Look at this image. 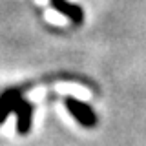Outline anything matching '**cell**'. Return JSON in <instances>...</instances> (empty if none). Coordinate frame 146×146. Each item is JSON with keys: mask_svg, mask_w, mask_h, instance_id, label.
I'll list each match as a JSON object with an SVG mask.
<instances>
[{"mask_svg": "<svg viewBox=\"0 0 146 146\" xmlns=\"http://www.w3.org/2000/svg\"><path fill=\"white\" fill-rule=\"evenodd\" d=\"M66 106H68V110L73 113V117H75L80 124H84V126H95L97 117H95L93 110H91L88 104H82V102H79V100H73L70 97V99L66 100Z\"/></svg>", "mask_w": 146, "mask_h": 146, "instance_id": "cell-1", "label": "cell"}, {"mask_svg": "<svg viewBox=\"0 0 146 146\" xmlns=\"http://www.w3.org/2000/svg\"><path fill=\"white\" fill-rule=\"evenodd\" d=\"M51 2L55 4V7L58 9L60 13H64L66 17H70L75 24H79V22L82 20V11H80V7H77V6H71V4H66L64 0H51Z\"/></svg>", "mask_w": 146, "mask_h": 146, "instance_id": "cell-2", "label": "cell"}, {"mask_svg": "<svg viewBox=\"0 0 146 146\" xmlns=\"http://www.w3.org/2000/svg\"><path fill=\"white\" fill-rule=\"evenodd\" d=\"M44 93H46L44 86H38L36 90L29 91V99H31V100H38V99H42V97H44Z\"/></svg>", "mask_w": 146, "mask_h": 146, "instance_id": "cell-5", "label": "cell"}, {"mask_svg": "<svg viewBox=\"0 0 146 146\" xmlns=\"http://www.w3.org/2000/svg\"><path fill=\"white\" fill-rule=\"evenodd\" d=\"M46 20H48L49 24H55V26H58V24H64V22H66V18H64V17H60V13L48 11V13H46Z\"/></svg>", "mask_w": 146, "mask_h": 146, "instance_id": "cell-4", "label": "cell"}, {"mask_svg": "<svg viewBox=\"0 0 146 146\" xmlns=\"http://www.w3.org/2000/svg\"><path fill=\"white\" fill-rule=\"evenodd\" d=\"M55 90L60 91V93H70L75 99H88L90 97V91L84 90L79 84H71V82H60V84L55 86Z\"/></svg>", "mask_w": 146, "mask_h": 146, "instance_id": "cell-3", "label": "cell"}]
</instances>
